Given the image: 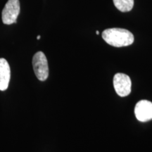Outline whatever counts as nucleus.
Instances as JSON below:
<instances>
[{"label":"nucleus","instance_id":"nucleus-1","mask_svg":"<svg viewBox=\"0 0 152 152\" xmlns=\"http://www.w3.org/2000/svg\"><path fill=\"white\" fill-rule=\"evenodd\" d=\"M102 38L106 43L115 47H127L134 42V35L123 28H109L102 33Z\"/></svg>","mask_w":152,"mask_h":152},{"label":"nucleus","instance_id":"nucleus-2","mask_svg":"<svg viewBox=\"0 0 152 152\" xmlns=\"http://www.w3.org/2000/svg\"><path fill=\"white\" fill-rule=\"evenodd\" d=\"M33 66L37 79L40 81L46 80L49 76V66L47 57L42 52H38L34 55Z\"/></svg>","mask_w":152,"mask_h":152},{"label":"nucleus","instance_id":"nucleus-3","mask_svg":"<svg viewBox=\"0 0 152 152\" xmlns=\"http://www.w3.org/2000/svg\"><path fill=\"white\" fill-rule=\"evenodd\" d=\"M19 13H20L19 0H8L1 13L3 23L6 25L16 23Z\"/></svg>","mask_w":152,"mask_h":152},{"label":"nucleus","instance_id":"nucleus-4","mask_svg":"<svg viewBox=\"0 0 152 152\" xmlns=\"http://www.w3.org/2000/svg\"><path fill=\"white\" fill-rule=\"evenodd\" d=\"M130 77L124 73H116L113 77V87L115 92L121 97L128 96L131 92Z\"/></svg>","mask_w":152,"mask_h":152},{"label":"nucleus","instance_id":"nucleus-5","mask_svg":"<svg viewBox=\"0 0 152 152\" xmlns=\"http://www.w3.org/2000/svg\"><path fill=\"white\" fill-rule=\"evenodd\" d=\"M134 114L140 122H147L152 119V103L147 100H141L137 103Z\"/></svg>","mask_w":152,"mask_h":152},{"label":"nucleus","instance_id":"nucleus-6","mask_svg":"<svg viewBox=\"0 0 152 152\" xmlns=\"http://www.w3.org/2000/svg\"><path fill=\"white\" fill-rule=\"evenodd\" d=\"M11 77V70L9 63L5 58H0V90L8 88Z\"/></svg>","mask_w":152,"mask_h":152},{"label":"nucleus","instance_id":"nucleus-7","mask_svg":"<svg viewBox=\"0 0 152 152\" xmlns=\"http://www.w3.org/2000/svg\"><path fill=\"white\" fill-rule=\"evenodd\" d=\"M114 5L121 12H128L134 6V0H113Z\"/></svg>","mask_w":152,"mask_h":152},{"label":"nucleus","instance_id":"nucleus-8","mask_svg":"<svg viewBox=\"0 0 152 152\" xmlns=\"http://www.w3.org/2000/svg\"><path fill=\"white\" fill-rule=\"evenodd\" d=\"M40 37H41L40 35H38L37 37V39H40Z\"/></svg>","mask_w":152,"mask_h":152},{"label":"nucleus","instance_id":"nucleus-9","mask_svg":"<svg viewBox=\"0 0 152 152\" xmlns=\"http://www.w3.org/2000/svg\"><path fill=\"white\" fill-rule=\"evenodd\" d=\"M96 35H99V32L96 31Z\"/></svg>","mask_w":152,"mask_h":152}]
</instances>
